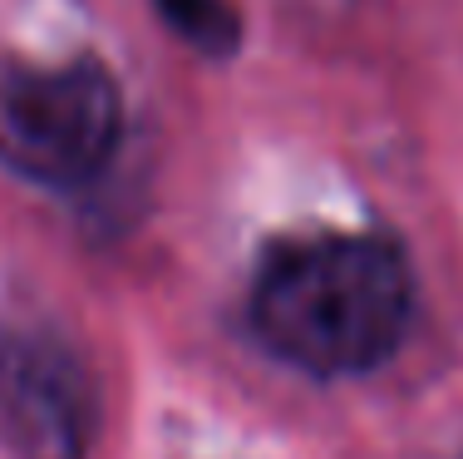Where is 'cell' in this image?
<instances>
[{"instance_id": "1", "label": "cell", "mask_w": 463, "mask_h": 459, "mask_svg": "<svg viewBox=\"0 0 463 459\" xmlns=\"http://www.w3.org/2000/svg\"><path fill=\"white\" fill-rule=\"evenodd\" d=\"M410 301V262L390 237L330 233L267 257L251 292V321L291 366L355 376L400 346Z\"/></svg>"}, {"instance_id": "2", "label": "cell", "mask_w": 463, "mask_h": 459, "mask_svg": "<svg viewBox=\"0 0 463 459\" xmlns=\"http://www.w3.org/2000/svg\"><path fill=\"white\" fill-rule=\"evenodd\" d=\"M124 100L99 60H0V163L35 183L94 178L118 148Z\"/></svg>"}, {"instance_id": "3", "label": "cell", "mask_w": 463, "mask_h": 459, "mask_svg": "<svg viewBox=\"0 0 463 459\" xmlns=\"http://www.w3.org/2000/svg\"><path fill=\"white\" fill-rule=\"evenodd\" d=\"M163 20L207 54H227L237 45V10L227 0H158Z\"/></svg>"}]
</instances>
